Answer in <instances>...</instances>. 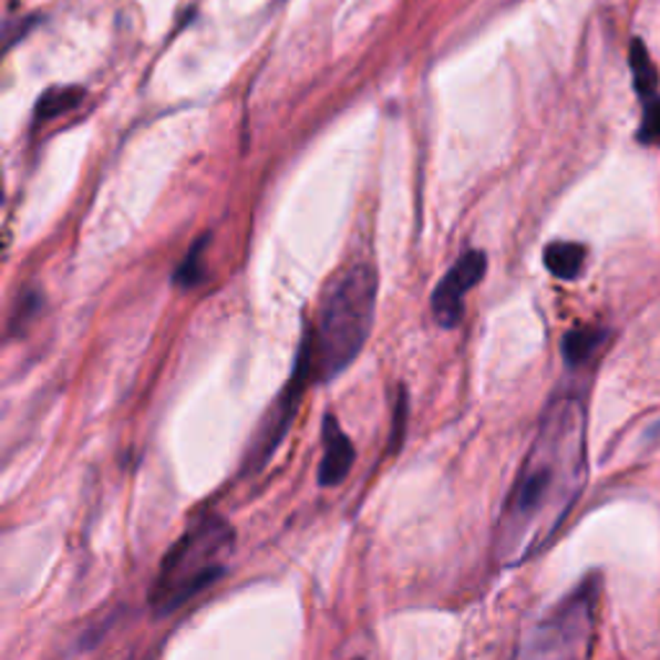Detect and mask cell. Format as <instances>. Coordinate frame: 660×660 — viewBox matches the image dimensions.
I'll list each match as a JSON object with an SVG mask.
<instances>
[{
  "instance_id": "8992f818",
  "label": "cell",
  "mask_w": 660,
  "mask_h": 660,
  "mask_svg": "<svg viewBox=\"0 0 660 660\" xmlns=\"http://www.w3.org/2000/svg\"><path fill=\"white\" fill-rule=\"evenodd\" d=\"M488 269V258L483 250H467L457 264L446 271V277L439 281V287L431 295V312L442 328L460 326L462 312H465V295L477 287Z\"/></svg>"
},
{
  "instance_id": "5bb4252c",
  "label": "cell",
  "mask_w": 660,
  "mask_h": 660,
  "mask_svg": "<svg viewBox=\"0 0 660 660\" xmlns=\"http://www.w3.org/2000/svg\"><path fill=\"white\" fill-rule=\"evenodd\" d=\"M638 140L642 145H656L660 147V96L646 99V109H642V122Z\"/></svg>"
},
{
  "instance_id": "52a82bcc",
  "label": "cell",
  "mask_w": 660,
  "mask_h": 660,
  "mask_svg": "<svg viewBox=\"0 0 660 660\" xmlns=\"http://www.w3.org/2000/svg\"><path fill=\"white\" fill-rule=\"evenodd\" d=\"M353 460H357V450H353L351 439L343 434L336 415L328 413L323 421V460L318 467V483L323 488L341 485L351 473Z\"/></svg>"
},
{
  "instance_id": "5b68a950",
  "label": "cell",
  "mask_w": 660,
  "mask_h": 660,
  "mask_svg": "<svg viewBox=\"0 0 660 660\" xmlns=\"http://www.w3.org/2000/svg\"><path fill=\"white\" fill-rule=\"evenodd\" d=\"M310 384V377L305 374V369L295 364L292 377H289L287 388L281 390V395L274 400L269 413L264 415L261 426L256 429L254 439H250L248 454H246V473H258V470L269 465V460L277 454V450L285 442L289 426H292V419L300 408L302 390Z\"/></svg>"
},
{
  "instance_id": "9c48e42d",
  "label": "cell",
  "mask_w": 660,
  "mask_h": 660,
  "mask_svg": "<svg viewBox=\"0 0 660 660\" xmlns=\"http://www.w3.org/2000/svg\"><path fill=\"white\" fill-rule=\"evenodd\" d=\"M607 341V330L601 328H576L563 338V357L570 367L586 364L588 359L599 351V346Z\"/></svg>"
},
{
  "instance_id": "7a4b0ae2",
  "label": "cell",
  "mask_w": 660,
  "mask_h": 660,
  "mask_svg": "<svg viewBox=\"0 0 660 660\" xmlns=\"http://www.w3.org/2000/svg\"><path fill=\"white\" fill-rule=\"evenodd\" d=\"M377 274L359 264L330 279L316 323L308 326L295 364L310 382H328L364 349L374 323Z\"/></svg>"
},
{
  "instance_id": "3957f363",
  "label": "cell",
  "mask_w": 660,
  "mask_h": 660,
  "mask_svg": "<svg viewBox=\"0 0 660 660\" xmlns=\"http://www.w3.org/2000/svg\"><path fill=\"white\" fill-rule=\"evenodd\" d=\"M235 549V532L223 516L209 514L194 522L163 557L153 584L151 604L158 617H168L199 596L227 573Z\"/></svg>"
},
{
  "instance_id": "6da1fadb",
  "label": "cell",
  "mask_w": 660,
  "mask_h": 660,
  "mask_svg": "<svg viewBox=\"0 0 660 660\" xmlns=\"http://www.w3.org/2000/svg\"><path fill=\"white\" fill-rule=\"evenodd\" d=\"M586 477V408L578 398H557L503 503L495 532L503 568L522 565L549 545L584 493Z\"/></svg>"
},
{
  "instance_id": "9a60e30c",
  "label": "cell",
  "mask_w": 660,
  "mask_h": 660,
  "mask_svg": "<svg viewBox=\"0 0 660 660\" xmlns=\"http://www.w3.org/2000/svg\"><path fill=\"white\" fill-rule=\"evenodd\" d=\"M405 419H408V398H405V390H400L398 403H395V431H392V436H390V452L398 450L400 442H403Z\"/></svg>"
},
{
  "instance_id": "4fadbf2b",
  "label": "cell",
  "mask_w": 660,
  "mask_h": 660,
  "mask_svg": "<svg viewBox=\"0 0 660 660\" xmlns=\"http://www.w3.org/2000/svg\"><path fill=\"white\" fill-rule=\"evenodd\" d=\"M39 310H42V295L39 292L21 295L19 302H16L13 316H11V336L23 333V330L29 328L31 320L39 316Z\"/></svg>"
},
{
  "instance_id": "ba28073f",
  "label": "cell",
  "mask_w": 660,
  "mask_h": 660,
  "mask_svg": "<svg viewBox=\"0 0 660 660\" xmlns=\"http://www.w3.org/2000/svg\"><path fill=\"white\" fill-rule=\"evenodd\" d=\"M545 266L553 277L563 281H573L584 274L586 266V248L580 243L557 240L545 248Z\"/></svg>"
},
{
  "instance_id": "277c9868",
  "label": "cell",
  "mask_w": 660,
  "mask_h": 660,
  "mask_svg": "<svg viewBox=\"0 0 660 660\" xmlns=\"http://www.w3.org/2000/svg\"><path fill=\"white\" fill-rule=\"evenodd\" d=\"M599 594V576H588L524 635L514 660H591Z\"/></svg>"
},
{
  "instance_id": "30bf717a",
  "label": "cell",
  "mask_w": 660,
  "mask_h": 660,
  "mask_svg": "<svg viewBox=\"0 0 660 660\" xmlns=\"http://www.w3.org/2000/svg\"><path fill=\"white\" fill-rule=\"evenodd\" d=\"M83 96L85 91L83 89H75V85H70V89H50L44 91L42 96L37 101V109H34V122H50V120H58V116L73 112L83 104Z\"/></svg>"
},
{
  "instance_id": "8fae6325",
  "label": "cell",
  "mask_w": 660,
  "mask_h": 660,
  "mask_svg": "<svg viewBox=\"0 0 660 660\" xmlns=\"http://www.w3.org/2000/svg\"><path fill=\"white\" fill-rule=\"evenodd\" d=\"M209 246V235H202L199 240L188 248L184 261L178 264L176 274H173V285L181 289H194L207 279V264H204V250Z\"/></svg>"
},
{
  "instance_id": "7c38bea8",
  "label": "cell",
  "mask_w": 660,
  "mask_h": 660,
  "mask_svg": "<svg viewBox=\"0 0 660 660\" xmlns=\"http://www.w3.org/2000/svg\"><path fill=\"white\" fill-rule=\"evenodd\" d=\"M630 70H632V81H635V91L640 93L642 99H650L658 93V70L650 60V52L646 50V44L640 39H635L630 47Z\"/></svg>"
}]
</instances>
